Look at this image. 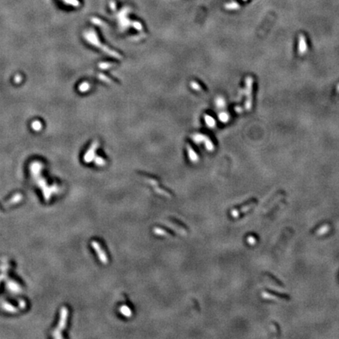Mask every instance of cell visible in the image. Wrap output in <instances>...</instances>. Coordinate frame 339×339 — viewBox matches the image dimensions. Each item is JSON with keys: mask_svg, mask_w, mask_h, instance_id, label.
I'll return each mask as SVG.
<instances>
[{"mask_svg": "<svg viewBox=\"0 0 339 339\" xmlns=\"http://www.w3.org/2000/svg\"><path fill=\"white\" fill-rule=\"evenodd\" d=\"M91 244H92V246H93V249L95 250L96 252H97L98 257H99V259H100V261H101V262L104 263V264H107V263L109 262L108 256L106 255L104 251L103 250V249L101 248V245L98 244V242L96 241H93L91 243Z\"/></svg>", "mask_w": 339, "mask_h": 339, "instance_id": "cell-1", "label": "cell"}, {"mask_svg": "<svg viewBox=\"0 0 339 339\" xmlns=\"http://www.w3.org/2000/svg\"><path fill=\"white\" fill-rule=\"evenodd\" d=\"M164 224L167 225L168 228H170L172 230L179 233L180 235H182V236H186L187 235V231L183 228L181 225H179L178 222H174L172 221L167 220L164 221Z\"/></svg>", "mask_w": 339, "mask_h": 339, "instance_id": "cell-2", "label": "cell"}, {"mask_svg": "<svg viewBox=\"0 0 339 339\" xmlns=\"http://www.w3.org/2000/svg\"><path fill=\"white\" fill-rule=\"evenodd\" d=\"M254 205V203H250L249 205H247V206H246V207H244L243 208H242V209H240V210H232V211H231V215H232V216L234 217H238L239 215L240 214V213L249 210L250 209V208H251V207H253Z\"/></svg>", "mask_w": 339, "mask_h": 339, "instance_id": "cell-3", "label": "cell"}, {"mask_svg": "<svg viewBox=\"0 0 339 339\" xmlns=\"http://www.w3.org/2000/svg\"><path fill=\"white\" fill-rule=\"evenodd\" d=\"M119 311H120V313H122V315L126 316V317H131L133 315V312L131 311V309L126 305H122L121 307L119 308Z\"/></svg>", "mask_w": 339, "mask_h": 339, "instance_id": "cell-4", "label": "cell"}, {"mask_svg": "<svg viewBox=\"0 0 339 339\" xmlns=\"http://www.w3.org/2000/svg\"><path fill=\"white\" fill-rule=\"evenodd\" d=\"M153 232L154 233L156 234V235H158V236H171V234L170 232H167L166 230H164V229H163V228H158V227H156V228H153Z\"/></svg>", "mask_w": 339, "mask_h": 339, "instance_id": "cell-5", "label": "cell"}, {"mask_svg": "<svg viewBox=\"0 0 339 339\" xmlns=\"http://www.w3.org/2000/svg\"><path fill=\"white\" fill-rule=\"evenodd\" d=\"M188 156H189V159H190L191 161L193 162V163H196V162L198 161L199 158H198L197 154L193 151V149L191 148L190 146H188Z\"/></svg>", "mask_w": 339, "mask_h": 339, "instance_id": "cell-6", "label": "cell"}, {"mask_svg": "<svg viewBox=\"0 0 339 339\" xmlns=\"http://www.w3.org/2000/svg\"><path fill=\"white\" fill-rule=\"evenodd\" d=\"M154 190L156 191L157 193H159V195L165 196V197H167V198H171V197H172L171 194L169 193L167 191L164 190L163 188H159V187H157V186H154Z\"/></svg>", "mask_w": 339, "mask_h": 339, "instance_id": "cell-7", "label": "cell"}, {"mask_svg": "<svg viewBox=\"0 0 339 339\" xmlns=\"http://www.w3.org/2000/svg\"><path fill=\"white\" fill-rule=\"evenodd\" d=\"M144 180L145 181H147L148 184H150V185L153 186V187L154 186H158V185H159L158 181L155 180V179H153L152 178H147V177H145V178H144Z\"/></svg>", "mask_w": 339, "mask_h": 339, "instance_id": "cell-8", "label": "cell"}, {"mask_svg": "<svg viewBox=\"0 0 339 339\" xmlns=\"http://www.w3.org/2000/svg\"><path fill=\"white\" fill-rule=\"evenodd\" d=\"M205 120H206V122H207V124L209 126V127H214L215 125V122L214 120V119L212 118V117H210V116H205Z\"/></svg>", "mask_w": 339, "mask_h": 339, "instance_id": "cell-9", "label": "cell"}, {"mask_svg": "<svg viewBox=\"0 0 339 339\" xmlns=\"http://www.w3.org/2000/svg\"><path fill=\"white\" fill-rule=\"evenodd\" d=\"M219 119H220L222 122H227L228 119V116H227V114H225V113H221V114H220V116H219Z\"/></svg>", "mask_w": 339, "mask_h": 339, "instance_id": "cell-10", "label": "cell"}, {"mask_svg": "<svg viewBox=\"0 0 339 339\" xmlns=\"http://www.w3.org/2000/svg\"><path fill=\"white\" fill-rule=\"evenodd\" d=\"M247 241H248V243H249L250 244H254V243H255V239H254V237H252V236H250V237H248V239H247Z\"/></svg>", "mask_w": 339, "mask_h": 339, "instance_id": "cell-11", "label": "cell"}]
</instances>
